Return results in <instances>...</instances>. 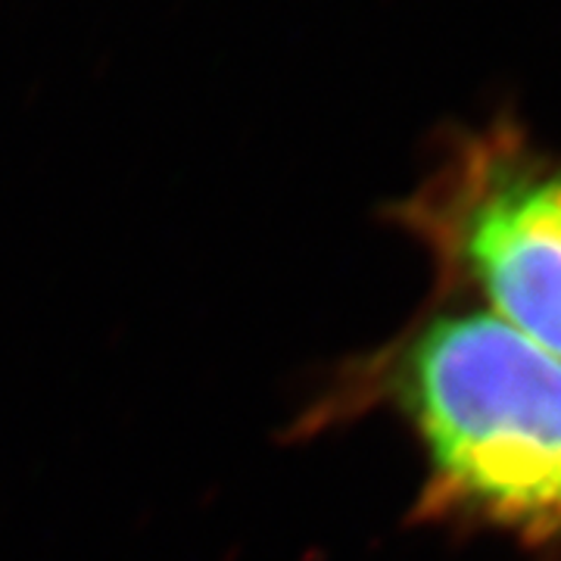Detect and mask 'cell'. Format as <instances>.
Instances as JSON below:
<instances>
[{
	"instance_id": "2",
	"label": "cell",
	"mask_w": 561,
	"mask_h": 561,
	"mask_svg": "<svg viewBox=\"0 0 561 561\" xmlns=\"http://www.w3.org/2000/svg\"><path fill=\"white\" fill-rule=\"evenodd\" d=\"M393 219L424 247L440 297L486 309L561 359V150L496 119L446 144Z\"/></svg>"
},
{
	"instance_id": "1",
	"label": "cell",
	"mask_w": 561,
	"mask_h": 561,
	"mask_svg": "<svg viewBox=\"0 0 561 561\" xmlns=\"http://www.w3.org/2000/svg\"><path fill=\"white\" fill-rule=\"evenodd\" d=\"M393 412L421 446L412 518L496 534L561 559V359L486 309L440 297L400 337L356 359L309 427Z\"/></svg>"
}]
</instances>
